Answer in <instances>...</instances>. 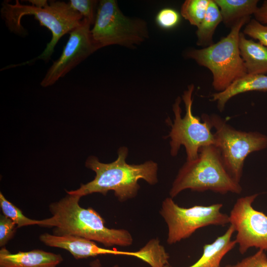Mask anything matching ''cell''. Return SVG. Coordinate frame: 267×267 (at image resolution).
I'll return each mask as SVG.
<instances>
[{
    "mask_svg": "<svg viewBox=\"0 0 267 267\" xmlns=\"http://www.w3.org/2000/svg\"><path fill=\"white\" fill-rule=\"evenodd\" d=\"M128 151L127 147H121L117 158L110 163L100 162L94 156L89 157L85 166L95 173L94 179L82 184L77 189L66 190L67 194L82 197L93 193L105 195L112 190L118 200L123 202L137 196L140 189L139 179H142L151 185L156 184L158 181V164L152 160L138 165L128 164Z\"/></svg>",
    "mask_w": 267,
    "mask_h": 267,
    "instance_id": "obj_1",
    "label": "cell"
},
{
    "mask_svg": "<svg viewBox=\"0 0 267 267\" xmlns=\"http://www.w3.org/2000/svg\"><path fill=\"white\" fill-rule=\"evenodd\" d=\"M81 197L69 194L49 206L52 216L39 220V225L54 227L57 235H74L95 241L106 247L132 245L133 238L125 229L109 228L105 221L94 210L84 208L79 204Z\"/></svg>",
    "mask_w": 267,
    "mask_h": 267,
    "instance_id": "obj_2",
    "label": "cell"
},
{
    "mask_svg": "<svg viewBox=\"0 0 267 267\" xmlns=\"http://www.w3.org/2000/svg\"><path fill=\"white\" fill-rule=\"evenodd\" d=\"M0 13L9 31L20 36H25L27 31L21 24L22 18L27 15H33L40 25L47 28L52 34L51 39L44 51L37 57L18 64L8 65L9 69L29 65L37 60L47 62L52 54L55 46L64 35L80 26L83 17L64 1L50 0L44 7L24 5L16 0L15 4L4 0L1 4Z\"/></svg>",
    "mask_w": 267,
    "mask_h": 267,
    "instance_id": "obj_3",
    "label": "cell"
},
{
    "mask_svg": "<svg viewBox=\"0 0 267 267\" xmlns=\"http://www.w3.org/2000/svg\"><path fill=\"white\" fill-rule=\"evenodd\" d=\"M204 192L210 190L225 194H239L242 187L229 175L219 149L214 145L201 148L198 157L186 161L175 178L169 192L174 198L186 189Z\"/></svg>",
    "mask_w": 267,
    "mask_h": 267,
    "instance_id": "obj_4",
    "label": "cell"
},
{
    "mask_svg": "<svg viewBox=\"0 0 267 267\" xmlns=\"http://www.w3.org/2000/svg\"><path fill=\"white\" fill-rule=\"evenodd\" d=\"M251 20L242 18L231 27L230 32L218 42L201 49L186 51L187 58L208 68L213 75L212 86L217 92L225 90L233 83L247 75L239 48L241 29Z\"/></svg>",
    "mask_w": 267,
    "mask_h": 267,
    "instance_id": "obj_5",
    "label": "cell"
},
{
    "mask_svg": "<svg viewBox=\"0 0 267 267\" xmlns=\"http://www.w3.org/2000/svg\"><path fill=\"white\" fill-rule=\"evenodd\" d=\"M90 32L98 49L111 45L133 48L148 39L149 34L145 20L125 15L115 0L99 1Z\"/></svg>",
    "mask_w": 267,
    "mask_h": 267,
    "instance_id": "obj_6",
    "label": "cell"
},
{
    "mask_svg": "<svg viewBox=\"0 0 267 267\" xmlns=\"http://www.w3.org/2000/svg\"><path fill=\"white\" fill-rule=\"evenodd\" d=\"M202 115L215 129V145L220 151L226 170L240 183L246 158L251 153L267 147V136L257 132L237 130L216 114Z\"/></svg>",
    "mask_w": 267,
    "mask_h": 267,
    "instance_id": "obj_7",
    "label": "cell"
},
{
    "mask_svg": "<svg viewBox=\"0 0 267 267\" xmlns=\"http://www.w3.org/2000/svg\"><path fill=\"white\" fill-rule=\"evenodd\" d=\"M194 85H188L182 94V99L185 105V114L182 117L180 107L181 98L178 96L173 105L175 115L173 124L168 135L171 139L170 153L175 157L177 155L181 146L185 148L186 161L195 159L199 150L205 146L215 145L212 127L203 116L201 118L194 116L192 112V94Z\"/></svg>",
    "mask_w": 267,
    "mask_h": 267,
    "instance_id": "obj_8",
    "label": "cell"
},
{
    "mask_svg": "<svg viewBox=\"0 0 267 267\" xmlns=\"http://www.w3.org/2000/svg\"><path fill=\"white\" fill-rule=\"evenodd\" d=\"M223 205L178 206L171 197L162 202L159 213L168 227L167 242L172 245L190 237L197 229L209 225L225 226L229 216L221 211Z\"/></svg>",
    "mask_w": 267,
    "mask_h": 267,
    "instance_id": "obj_9",
    "label": "cell"
},
{
    "mask_svg": "<svg viewBox=\"0 0 267 267\" xmlns=\"http://www.w3.org/2000/svg\"><path fill=\"white\" fill-rule=\"evenodd\" d=\"M258 195L238 198L230 212L229 223L237 232L235 240L241 254L252 247L267 251V215L252 206Z\"/></svg>",
    "mask_w": 267,
    "mask_h": 267,
    "instance_id": "obj_10",
    "label": "cell"
},
{
    "mask_svg": "<svg viewBox=\"0 0 267 267\" xmlns=\"http://www.w3.org/2000/svg\"><path fill=\"white\" fill-rule=\"evenodd\" d=\"M91 24L83 18L80 26L69 33L62 52L47 70L41 82L47 87L53 85L98 49L91 35Z\"/></svg>",
    "mask_w": 267,
    "mask_h": 267,
    "instance_id": "obj_11",
    "label": "cell"
},
{
    "mask_svg": "<svg viewBox=\"0 0 267 267\" xmlns=\"http://www.w3.org/2000/svg\"><path fill=\"white\" fill-rule=\"evenodd\" d=\"M40 239L45 245L67 250L76 259L108 254L131 256L142 261L145 258V253L141 248L135 252L105 249L99 247L93 241L74 235H57L45 233L40 235Z\"/></svg>",
    "mask_w": 267,
    "mask_h": 267,
    "instance_id": "obj_12",
    "label": "cell"
},
{
    "mask_svg": "<svg viewBox=\"0 0 267 267\" xmlns=\"http://www.w3.org/2000/svg\"><path fill=\"white\" fill-rule=\"evenodd\" d=\"M62 261L60 254L39 249L15 254L4 247L0 250V267H56Z\"/></svg>",
    "mask_w": 267,
    "mask_h": 267,
    "instance_id": "obj_13",
    "label": "cell"
},
{
    "mask_svg": "<svg viewBox=\"0 0 267 267\" xmlns=\"http://www.w3.org/2000/svg\"><path fill=\"white\" fill-rule=\"evenodd\" d=\"M239 48L248 75L267 73V47L259 42L248 39L241 32Z\"/></svg>",
    "mask_w": 267,
    "mask_h": 267,
    "instance_id": "obj_14",
    "label": "cell"
},
{
    "mask_svg": "<svg viewBox=\"0 0 267 267\" xmlns=\"http://www.w3.org/2000/svg\"><path fill=\"white\" fill-rule=\"evenodd\" d=\"M234 232L233 227L230 225L223 234L212 243L205 244L201 257L188 267H220L222 258L236 244L235 240H231ZM165 267H171L168 265Z\"/></svg>",
    "mask_w": 267,
    "mask_h": 267,
    "instance_id": "obj_15",
    "label": "cell"
},
{
    "mask_svg": "<svg viewBox=\"0 0 267 267\" xmlns=\"http://www.w3.org/2000/svg\"><path fill=\"white\" fill-rule=\"evenodd\" d=\"M250 91H267V75H248L236 80L225 90L211 95V100L215 101L222 112L227 101L234 96Z\"/></svg>",
    "mask_w": 267,
    "mask_h": 267,
    "instance_id": "obj_16",
    "label": "cell"
},
{
    "mask_svg": "<svg viewBox=\"0 0 267 267\" xmlns=\"http://www.w3.org/2000/svg\"><path fill=\"white\" fill-rule=\"evenodd\" d=\"M218 6L222 22L230 28L239 20L251 17L258 7V0H214Z\"/></svg>",
    "mask_w": 267,
    "mask_h": 267,
    "instance_id": "obj_17",
    "label": "cell"
},
{
    "mask_svg": "<svg viewBox=\"0 0 267 267\" xmlns=\"http://www.w3.org/2000/svg\"><path fill=\"white\" fill-rule=\"evenodd\" d=\"M222 22V18L218 6L214 0H210L205 16L196 32V44L204 47L213 44L215 30Z\"/></svg>",
    "mask_w": 267,
    "mask_h": 267,
    "instance_id": "obj_18",
    "label": "cell"
},
{
    "mask_svg": "<svg viewBox=\"0 0 267 267\" xmlns=\"http://www.w3.org/2000/svg\"><path fill=\"white\" fill-rule=\"evenodd\" d=\"M210 0H186L181 6L180 13L191 25L198 27L207 12Z\"/></svg>",
    "mask_w": 267,
    "mask_h": 267,
    "instance_id": "obj_19",
    "label": "cell"
},
{
    "mask_svg": "<svg viewBox=\"0 0 267 267\" xmlns=\"http://www.w3.org/2000/svg\"><path fill=\"white\" fill-rule=\"evenodd\" d=\"M0 206L3 215L11 219L17 227L39 224V220H32L26 217L22 211L7 200L1 192Z\"/></svg>",
    "mask_w": 267,
    "mask_h": 267,
    "instance_id": "obj_20",
    "label": "cell"
},
{
    "mask_svg": "<svg viewBox=\"0 0 267 267\" xmlns=\"http://www.w3.org/2000/svg\"><path fill=\"white\" fill-rule=\"evenodd\" d=\"M99 1L96 0H70V6L81 14L91 25H93Z\"/></svg>",
    "mask_w": 267,
    "mask_h": 267,
    "instance_id": "obj_21",
    "label": "cell"
},
{
    "mask_svg": "<svg viewBox=\"0 0 267 267\" xmlns=\"http://www.w3.org/2000/svg\"><path fill=\"white\" fill-rule=\"evenodd\" d=\"M242 32L267 47V25H263L252 19L245 25Z\"/></svg>",
    "mask_w": 267,
    "mask_h": 267,
    "instance_id": "obj_22",
    "label": "cell"
},
{
    "mask_svg": "<svg viewBox=\"0 0 267 267\" xmlns=\"http://www.w3.org/2000/svg\"><path fill=\"white\" fill-rule=\"evenodd\" d=\"M180 16L175 10L165 8L161 9L157 14L156 22L161 28L170 29L176 26L179 22Z\"/></svg>",
    "mask_w": 267,
    "mask_h": 267,
    "instance_id": "obj_23",
    "label": "cell"
},
{
    "mask_svg": "<svg viewBox=\"0 0 267 267\" xmlns=\"http://www.w3.org/2000/svg\"><path fill=\"white\" fill-rule=\"evenodd\" d=\"M17 225L3 215L0 216V246L3 247L13 238Z\"/></svg>",
    "mask_w": 267,
    "mask_h": 267,
    "instance_id": "obj_24",
    "label": "cell"
},
{
    "mask_svg": "<svg viewBox=\"0 0 267 267\" xmlns=\"http://www.w3.org/2000/svg\"><path fill=\"white\" fill-rule=\"evenodd\" d=\"M232 267H267V256L265 251L259 249L254 254L244 258Z\"/></svg>",
    "mask_w": 267,
    "mask_h": 267,
    "instance_id": "obj_25",
    "label": "cell"
},
{
    "mask_svg": "<svg viewBox=\"0 0 267 267\" xmlns=\"http://www.w3.org/2000/svg\"><path fill=\"white\" fill-rule=\"evenodd\" d=\"M255 19L263 25H267V0H265L262 5L258 8L253 14Z\"/></svg>",
    "mask_w": 267,
    "mask_h": 267,
    "instance_id": "obj_26",
    "label": "cell"
},
{
    "mask_svg": "<svg viewBox=\"0 0 267 267\" xmlns=\"http://www.w3.org/2000/svg\"><path fill=\"white\" fill-rule=\"evenodd\" d=\"M28 1L32 5L37 7H44L48 4L47 1L45 0H30Z\"/></svg>",
    "mask_w": 267,
    "mask_h": 267,
    "instance_id": "obj_27",
    "label": "cell"
},
{
    "mask_svg": "<svg viewBox=\"0 0 267 267\" xmlns=\"http://www.w3.org/2000/svg\"><path fill=\"white\" fill-rule=\"evenodd\" d=\"M89 265L90 267H101L100 262L98 259L91 262ZM112 267H119V266L118 265H115Z\"/></svg>",
    "mask_w": 267,
    "mask_h": 267,
    "instance_id": "obj_28",
    "label": "cell"
},
{
    "mask_svg": "<svg viewBox=\"0 0 267 267\" xmlns=\"http://www.w3.org/2000/svg\"><path fill=\"white\" fill-rule=\"evenodd\" d=\"M225 267H232V265H227Z\"/></svg>",
    "mask_w": 267,
    "mask_h": 267,
    "instance_id": "obj_29",
    "label": "cell"
},
{
    "mask_svg": "<svg viewBox=\"0 0 267 267\" xmlns=\"http://www.w3.org/2000/svg\"></svg>",
    "mask_w": 267,
    "mask_h": 267,
    "instance_id": "obj_30",
    "label": "cell"
}]
</instances>
